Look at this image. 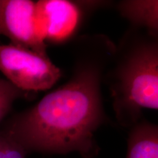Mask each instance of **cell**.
Here are the masks:
<instances>
[{"label": "cell", "instance_id": "cell-9", "mask_svg": "<svg viewBox=\"0 0 158 158\" xmlns=\"http://www.w3.org/2000/svg\"><path fill=\"white\" fill-rule=\"evenodd\" d=\"M27 150L5 129H0V158H26Z\"/></svg>", "mask_w": 158, "mask_h": 158}, {"label": "cell", "instance_id": "cell-2", "mask_svg": "<svg viewBox=\"0 0 158 158\" xmlns=\"http://www.w3.org/2000/svg\"><path fill=\"white\" fill-rule=\"evenodd\" d=\"M113 61L107 79L114 110L119 124L130 128L141 121L143 110L158 108L157 37L136 28L127 31Z\"/></svg>", "mask_w": 158, "mask_h": 158}, {"label": "cell", "instance_id": "cell-1", "mask_svg": "<svg viewBox=\"0 0 158 158\" xmlns=\"http://www.w3.org/2000/svg\"><path fill=\"white\" fill-rule=\"evenodd\" d=\"M73 70L66 83L15 114L5 129L29 154L94 158L100 148L95 134L107 120L101 85L116 46L102 35L81 37Z\"/></svg>", "mask_w": 158, "mask_h": 158}, {"label": "cell", "instance_id": "cell-4", "mask_svg": "<svg viewBox=\"0 0 158 158\" xmlns=\"http://www.w3.org/2000/svg\"><path fill=\"white\" fill-rule=\"evenodd\" d=\"M1 31L12 44L48 56L45 41L37 23L35 2L2 0Z\"/></svg>", "mask_w": 158, "mask_h": 158}, {"label": "cell", "instance_id": "cell-6", "mask_svg": "<svg viewBox=\"0 0 158 158\" xmlns=\"http://www.w3.org/2000/svg\"><path fill=\"white\" fill-rule=\"evenodd\" d=\"M117 10L122 17L136 29H143L157 37L158 32V1L124 0L118 3Z\"/></svg>", "mask_w": 158, "mask_h": 158}, {"label": "cell", "instance_id": "cell-8", "mask_svg": "<svg viewBox=\"0 0 158 158\" xmlns=\"http://www.w3.org/2000/svg\"><path fill=\"white\" fill-rule=\"evenodd\" d=\"M24 96L22 92L6 79L0 78V122L10 111L15 101Z\"/></svg>", "mask_w": 158, "mask_h": 158}, {"label": "cell", "instance_id": "cell-7", "mask_svg": "<svg viewBox=\"0 0 158 158\" xmlns=\"http://www.w3.org/2000/svg\"><path fill=\"white\" fill-rule=\"evenodd\" d=\"M125 158H158V127L140 121L130 127Z\"/></svg>", "mask_w": 158, "mask_h": 158}, {"label": "cell", "instance_id": "cell-10", "mask_svg": "<svg viewBox=\"0 0 158 158\" xmlns=\"http://www.w3.org/2000/svg\"><path fill=\"white\" fill-rule=\"evenodd\" d=\"M2 0H0V35H2V31H1V13H2Z\"/></svg>", "mask_w": 158, "mask_h": 158}, {"label": "cell", "instance_id": "cell-3", "mask_svg": "<svg viewBox=\"0 0 158 158\" xmlns=\"http://www.w3.org/2000/svg\"><path fill=\"white\" fill-rule=\"evenodd\" d=\"M0 71L24 92L48 90L62 76L48 56L12 43L0 45Z\"/></svg>", "mask_w": 158, "mask_h": 158}, {"label": "cell", "instance_id": "cell-5", "mask_svg": "<svg viewBox=\"0 0 158 158\" xmlns=\"http://www.w3.org/2000/svg\"><path fill=\"white\" fill-rule=\"evenodd\" d=\"M37 22L45 41L61 43L78 30L82 13L78 4L67 0L35 2Z\"/></svg>", "mask_w": 158, "mask_h": 158}]
</instances>
